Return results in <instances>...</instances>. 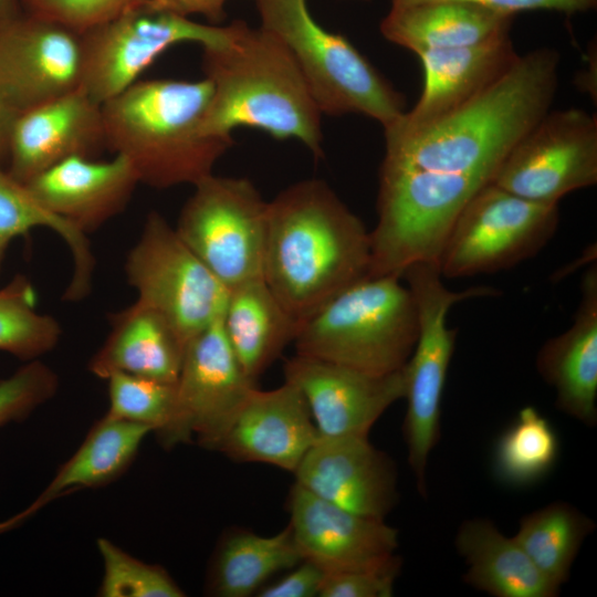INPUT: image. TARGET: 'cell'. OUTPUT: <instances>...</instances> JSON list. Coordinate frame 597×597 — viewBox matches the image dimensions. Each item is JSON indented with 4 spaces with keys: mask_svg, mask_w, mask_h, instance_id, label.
Wrapping results in <instances>:
<instances>
[{
    "mask_svg": "<svg viewBox=\"0 0 597 597\" xmlns=\"http://www.w3.org/2000/svg\"><path fill=\"white\" fill-rule=\"evenodd\" d=\"M45 227L67 245L73 261L72 277L63 298L78 301L91 290L94 256L86 234L49 211L29 190L0 165V270L10 243L34 228Z\"/></svg>",
    "mask_w": 597,
    "mask_h": 597,
    "instance_id": "29",
    "label": "cell"
},
{
    "mask_svg": "<svg viewBox=\"0 0 597 597\" xmlns=\"http://www.w3.org/2000/svg\"><path fill=\"white\" fill-rule=\"evenodd\" d=\"M524 199L558 205L597 184V117L582 108L549 109L509 151L492 181Z\"/></svg>",
    "mask_w": 597,
    "mask_h": 597,
    "instance_id": "12",
    "label": "cell"
},
{
    "mask_svg": "<svg viewBox=\"0 0 597 597\" xmlns=\"http://www.w3.org/2000/svg\"><path fill=\"white\" fill-rule=\"evenodd\" d=\"M107 415L146 425L159 442L168 433L176 412V383H168L125 373L107 379Z\"/></svg>",
    "mask_w": 597,
    "mask_h": 597,
    "instance_id": "33",
    "label": "cell"
},
{
    "mask_svg": "<svg viewBox=\"0 0 597 597\" xmlns=\"http://www.w3.org/2000/svg\"><path fill=\"white\" fill-rule=\"evenodd\" d=\"M59 378L40 359L24 362L0 380V428L21 421L57 391Z\"/></svg>",
    "mask_w": 597,
    "mask_h": 597,
    "instance_id": "35",
    "label": "cell"
},
{
    "mask_svg": "<svg viewBox=\"0 0 597 597\" xmlns=\"http://www.w3.org/2000/svg\"><path fill=\"white\" fill-rule=\"evenodd\" d=\"M34 514L35 513L28 505L23 511L17 513L15 515L4 521H0V535L19 527Z\"/></svg>",
    "mask_w": 597,
    "mask_h": 597,
    "instance_id": "43",
    "label": "cell"
},
{
    "mask_svg": "<svg viewBox=\"0 0 597 597\" xmlns=\"http://www.w3.org/2000/svg\"><path fill=\"white\" fill-rule=\"evenodd\" d=\"M260 25L290 51L320 112L381 124L406 112L405 97L339 33L323 28L306 0H255Z\"/></svg>",
    "mask_w": 597,
    "mask_h": 597,
    "instance_id": "6",
    "label": "cell"
},
{
    "mask_svg": "<svg viewBox=\"0 0 597 597\" xmlns=\"http://www.w3.org/2000/svg\"><path fill=\"white\" fill-rule=\"evenodd\" d=\"M455 547L468 564L465 583L495 597H555L559 588L532 563L514 537L486 519L463 522Z\"/></svg>",
    "mask_w": 597,
    "mask_h": 597,
    "instance_id": "25",
    "label": "cell"
},
{
    "mask_svg": "<svg viewBox=\"0 0 597 597\" xmlns=\"http://www.w3.org/2000/svg\"><path fill=\"white\" fill-rule=\"evenodd\" d=\"M202 71L212 84L203 128L232 138L239 127L275 139L301 142L323 156L322 113L286 46L259 25L235 20L221 45L202 49Z\"/></svg>",
    "mask_w": 597,
    "mask_h": 597,
    "instance_id": "3",
    "label": "cell"
},
{
    "mask_svg": "<svg viewBox=\"0 0 597 597\" xmlns=\"http://www.w3.org/2000/svg\"><path fill=\"white\" fill-rule=\"evenodd\" d=\"M513 15L461 0L390 4L381 19L383 36L415 54L476 44L511 31Z\"/></svg>",
    "mask_w": 597,
    "mask_h": 597,
    "instance_id": "24",
    "label": "cell"
},
{
    "mask_svg": "<svg viewBox=\"0 0 597 597\" xmlns=\"http://www.w3.org/2000/svg\"><path fill=\"white\" fill-rule=\"evenodd\" d=\"M31 281L17 274L0 287V352L22 362L40 359L56 347L62 329L51 315L35 308Z\"/></svg>",
    "mask_w": 597,
    "mask_h": 597,
    "instance_id": "32",
    "label": "cell"
},
{
    "mask_svg": "<svg viewBox=\"0 0 597 597\" xmlns=\"http://www.w3.org/2000/svg\"><path fill=\"white\" fill-rule=\"evenodd\" d=\"M558 205L534 202L489 182L462 208L442 249V276L505 270L532 258L551 240Z\"/></svg>",
    "mask_w": 597,
    "mask_h": 597,
    "instance_id": "9",
    "label": "cell"
},
{
    "mask_svg": "<svg viewBox=\"0 0 597 597\" xmlns=\"http://www.w3.org/2000/svg\"><path fill=\"white\" fill-rule=\"evenodd\" d=\"M22 12L21 0H0V30Z\"/></svg>",
    "mask_w": 597,
    "mask_h": 597,
    "instance_id": "42",
    "label": "cell"
},
{
    "mask_svg": "<svg viewBox=\"0 0 597 597\" xmlns=\"http://www.w3.org/2000/svg\"><path fill=\"white\" fill-rule=\"evenodd\" d=\"M430 0H390V4H408ZM515 17L523 11L548 10L566 15L595 10L597 0H461Z\"/></svg>",
    "mask_w": 597,
    "mask_h": 597,
    "instance_id": "39",
    "label": "cell"
},
{
    "mask_svg": "<svg viewBox=\"0 0 597 597\" xmlns=\"http://www.w3.org/2000/svg\"><path fill=\"white\" fill-rule=\"evenodd\" d=\"M111 331L88 363L102 379L125 373L176 383L186 343L158 311L136 300L109 317Z\"/></svg>",
    "mask_w": 597,
    "mask_h": 597,
    "instance_id": "23",
    "label": "cell"
},
{
    "mask_svg": "<svg viewBox=\"0 0 597 597\" xmlns=\"http://www.w3.org/2000/svg\"><path fill=\"white\" fill-rule=\"evenodd\" d=\"M211 94L205 76L138 80L101 105L106 148L130 163L140 184L196 185L233 145L205 132Z\"/></svg>",
    "mask_w": 597,
    "mask_h": 597,
    "instance_id": "4",
    "label": "cell"
},
{
    "mask_svg": "<svg viewBox=\"0 0 597 597\" xmlns=\"http://www.w3.org/2000/svg\"><path fill=\"white\" fill-rule=\"evenodd\" d=\"M423 87L415 106L392 123L408 129L429 125L455 111L506 73L519 60L510 32L458 48L418 54Z\"/></svg>",
    "mask_w": 597,
    "mask_h": 597,
    "instance_id": "21",
    "label": "cell"
},
{
    "mask_svg": "<svg viewBox=\"0 0 597 597\" xmlns=\"http://www.w3.org/2000/svg\"><path fill=\"white\" fill-rule=\"evenodd\" d=\"M284 380L303 394L320 436H368L380 416L406 392L405 366L376 375L296 354Z\"/></svg>",
    "mask_w": 597,
    "mask_h": 597,
    "instance_id": "15",
    "label": "cell"
},
{
    "mask_svg": "<svg viewBox=\"0 0 597 597\" xmlns=\"http://www.w3.org/2000/svg\"><path fill=\"white\" fill-rule=\"evenodd\" d=\"M559 61L557 50L535 49L520 55L494 83L438 121L412 129L396 123L383 127V161L492 181L513 146L551 109Z\"/></svg>",
    "mask_w": 597,
    "mask_h": 597,
    "instance_id": "1",
    "label": "cell"
},
{
    "mask_svg": "<svg viewBox=\"0 0 597 597\" xmlns=\"http://www.w3.org/2000/svg\"><path fill=\"white\" fill-rule=\"evenodd\" d=\"M81 34L82 88L102 105L137 82L171 46L185 42L202 49L223 44L230 36V24L199 23L146 0Z\"/></svg>",
    "mask_w": 597,
    "mask_h": 597,
    "instance_id": "10",
    "label": "cell"
},
{
    "mask_svg": "<svg viewBox=\"0 0 597 597\" xmlns=\"http://www.w3.org/2000/svg\"><path fill=\"white\" fill-rule=\"evenodd\" d=\"M222 326L243 370L256 381L293 343L298 323L264 280H255L229 290Z\"/></svg>",
    "mask_w": 597,
    "mask_h": 597,
    "instance_id": "26",
    "label": "cell"
},
{
    "mask_svg": "<svg viewBox=\"0 0 597 597\" xmlns=\"http://www.w3.org/2000/svg\"><path fill=\"white\" fill-rule=\"evenodd\" d=\"M255 383L240 365L222 317L218 318L186 343L174 422L160 443L172 448L195 437L203 448L217 451Z\"/></svg>",
    "mask_w": 597,
    "mask_h": 597,
    "instance_id": "13",
    "label": "cell"
},
{
    "mask_svg": "<svg viewBox=\"0 0 597 597\" xmlns=\"http://www.w3.org/2000/svg\"><path fill=\"white\" fill-rule=\"evenodd\" d=\"M125 274L136 300L163 314L185 343L224 313L229 291L157 211L147 214Z\"/></svg>",
    "mask_w": 597,
    "mask_h": 597,
    "instance_id": "11",
    "label": "cell"
},
{
    "mask_svg": "<svg viewBox=\"0 0 597 597\" xmlns=\"http://www.w3.org/2000/svg\"><path fill=\"white\" fill-rule=\"evenodd\" d=\"M159 6L189 17L202 15L207 20L217 23L226 17L224 6L228 0H154Z\"/></svg>",
    "mask_w": 597,
    "mask_h": 597,
    "instance_id": "40",
    "label": "cell"
},
{
    "mask_svg": "<svg viewBox=\"0 0 597 597\" xmlns=\"http://www.w3.org/2000/svg\"><path fill=\"white\" fill-rule=\"evenodd\" d=\"M103 562L101 597H182L184 590L165 568L145 563L107 538L96 542Z\"/></svg>",
    "mask_w": 597,
    "mask_h": 597,
    "instance_id": "34",
    "label": "cell"
},
{
    "mask_svg": "<svg viewBox=\"0 0 597 597\" xmlns=\"http://www.w3.org/2000/svg\"><path fill=\"white\" fill-rule=\"evenodd\" d=\"M295 483L355 514L385 521L397 503V472L368 436H318L293 472Z\"/></svg>",
    "mask_w": 597,
    "mask_h": 597,
    "instance_id": "17",
    "label": "cell"
},
{
    "mask_svg": "<svg viewBox=\"0 0 597 597\" xmlns=\"http://www.w3.org/2000/svg\"><path fill=\"white\" fill-rule=\"evenodd\" d=\"M401 277L408 283L418 312V336L405 365L404 436L417 489L426 496L427 462L440 436L442 396L457 337V329L447 326V315L461 301L495 296L499 291L490 286L451 291L442 282L439 264L433 262L413 263Z\"/></svg>",
    "mask_w": 597,
    "mask_h": 597,
    "instance_id": "7",
    "label": "cell"
},
{
    "mask_svg": "<svg viewBox=\"0 0 597 597\" xmlns=\"http://www.w3.org/2000/svg\"><path fill=\"white\" fill-rule=\"evenodd\" d=\"M106 148L102 107L83 88L21 112L13 124L7 171L29 180L74 156Z\"/></svg>",
    "mask_w": 597,
    "mask_h": 597,
    "instance_id": "18",
    "label": "cell"
},
{
    "mask_svg": "<svg viewBox=\"0 0 597 597\" xmlns=\"http://www.w3.org/2000/svg\"><path fill=\"white\" fill-rule=\"evenodd\" d=\"M146 0H21L23 11L78 33L107 22Z\"/></svg>",
    "mask_w": 597,
    "mask_h": 597,
    "instance_id": "36",
    "label": "cell"
},
{
    "mask_svg": "<svg viewBox=\"0 0 597 597\" xmlns=\"http://www.w3.org/2000/svg\"><path fill=\"white\" fill-rule=\"evenodd\" d=\"M558 453L559 440L551 422L535 407H523L496 441L494 476L512 488L533 485L553 469Z\"/></svg>",
    "mask_w": 597,
    "mask_h": 597,
    "instance_id": "31",
    "label": "cell"
},
{
    "mask_svg": "<svg viewBox=\"0 0 597 597\" xmlns=\"http://www.w3.org/2000/svg\"><path fill=\"white\" fill-rule=\"evenodd\" d=\"M20 113L6 100L0 92V165L8 159L10 135Z\"/></svg>",
    "mask_w": 597,
    "mask_h": 597,
    "instance_id": "41",
    "label": "cell"
},
{
    "mask_svg": "<svg viewBox=\"0 0 597 597\" xmlns=\"http://www.w3.org/2000/svg\"><path fill=\"white\" fill-rule=\"evenodd\" d=\"M82 34L21 12L0 30V92L19 112L82 88Z\"/></svg>",
    "mask_w": 597,
    "mask_h": 597,
    "instance_id": "14",
    "label": "cell"
},
{
    "mask_svg": "<svg viewBox=\"0 0 597 597\" xmlns=\"http://www.w3.org/2000/svg\"><path fill=\"white\" fill-rule=\"evenodd\" d=\"M370 258V232L326 181H296L268 201L263 280L298 325L368 276Z\"/></svg>",
    "mask_w": 597,
    "mask_h": 597,
    "instance_id": "2",
    "label": "cell"
},
{
    "mask_svg": "<svg viewBox=\"0 0 597 597\" xmlns=\"http://www.w3.org/2000/svg\"><path fill=\"white\" fill-rule=\"evenodd\" d=\"M400 567L327 573L320 597H390Z\"/></svg>",
    "mask_w": 597,
    "mask_h": 597,
    "instance_id": "37",
    "label": "cell"
},
{
    "mask_svg": "<svg viewBox=\"0 0 597 597\" xmlns=\"http://www.w3.org/2000/svg\"><path fill=\"white\" fill-rule=\"evenodd\" d=\"M327 572L317 564L303 559L276 583L262 587L259 597H314L318 596Z\"/></svg>",
    "mask_w": 597,
    "mask_h": 597,
    "instance_id": "38",
    "label": "cell"
},
{
    "mask_svg": "<svg viewBox=\"0 0 597 597\" xmlns=\"http://www.w3.org/2000/svg\"><path fill=\"white\" fill-rule=\"evenodd\" d=\"M302 561L289 525L271 536L233 532L216 549L207 591L218 597H248L256 594L272 575L292 569Z\"/></svg>",
    "mask_w": 597,
    "mask_h": 597,
    "instance_id": "28",
    "label": "cell"
},
{
    "mask_svg": "<svg viewBox=\"0 0 597 597\" xmlns=\"http://www.w3.org/2000/svg\"><path fill=\"white\" fill-rule=\"evenodd\" d=\"M400 276H366L297 328L296 354L384 375L401 369L418 336V312Z\"/></svg>",
    "mask_w": 597,
    "mask_h": 597,
    "instance_id": "5",
    "label": "cell"
},
{
    "mask_svg": "<svg viewBox=\"0 0 597 597\" xmlns=\"http://www.w3.org/2000/svg\"><path fill=\"white\" fill-rule=\"evenodd\" d=\"M266 222L268 201L251 180L211 174L193 185L175 229L229 291L263 280Z\"/></svg>",
    "mask_w": 597,
    "mask_h": 597,
    "instance_id": "8",
    "label": "cell"
},
{
    "mask_svg": "<svg viewBox=\"0 0 597 597\" xmlns=\"http://www.w3.org/2000/svg\"><path fill=\"white\" fill-rule=\"evenodd\" d=\"M593 528V521L574 506L555 502L525 515L514 538L535 567L559 588Z\"/></svg>",
    "mask_w": 597,
    "mask_h": 597,
    "instance_id": "30",
    "label": "cell"
},
{
    "mask_svg": "<svg viewBox=\"0 0 597 597\" xmlns=\"http://www.w3.org/2000/svg\"><path fill=\"white\" fill-rule=\"evenodd\" d=\"M360 1H367V0H360Z\"/></svg>",
    "mask_w": 597,
    "mask_h": 597,
    "instance_id": "44",
    "label": "cell"
},
{
    "mask_svg": "<svg viewBox=\"0 0 597 597\" xmlns=\"http://www.w3.org/2000/svg\"><path fill=\"white\" fill-rule=\"evenodd\" d=\"M572 325L540 349L536 366L556 392V408L587 426L597 421V268H588Z\"/></svg>",
    "mask_w": 597,
    "mask_h": 597,
    "instance_id": "22",
    "label": "cell"
},
{
    "mask_svg": "<svg viewBox=\"0 0 597 597\" xmlns=\"http://www.w3.org/2000/svg\"><path fill=\"white\" fill-rule=\"evenodd\" d=\"M318 436L303 394L284 380L275 389L251 391L217 451L294 472Z\"/></svg>",
    "mask_w": 597,
    "mask_h": 597,
    "instance_id": "19",
    "label": "cell"
},
{
    "mask_svg": "<svg viewBox=\"0 0 597 597\" xmlns=\"http://www.w3.org/2000/svg\"><path fill=\"white\" fill-rule=\"evenodd\" d=\"M139 184L130 163L115 154L108 160L70 157L25 186L49 211L87 234L123 212Z\"/></svg>",
    "mask_w": 597,
    "mask_h": 597,
    "instance_id": "20",
    "label": "cell"
},
{
    "mask_svg": "<svg viewBox=\"0 0 597 597\" xmlns=\"http://www.w3.org/2000/svg\"><path fill=\"white\" fill-rule=\"evenodd\" d=\"M151 432L146 425L105 413L29 506L36 513L65 493L112 483L126 472Z\"/></svg>",
    "mask_w": 597,
    "mask_h": 597,
    "instance_id": "27",
    "label": "cell"
},
{
    "mask_svg": "<svg viewBox=\"0 0 597 597\" xmlns=\"http://www.w3.org/2000/svg\"><path fill=\"white\" fill-rule=\"evenodd\" d=\"M290 523L303 559L327 573L400 567L395 555L398 531L329 503L294 483L289 495Z\"/></svg>",
    "mask_w": 597,
    "mask_h": 597,
    "instance_id": "16",
    "label": "cell"
}]
</instances>
